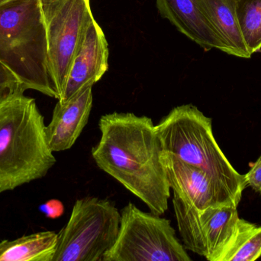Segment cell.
Wrapping results in <instances>:
<instances>
[{
  "mask_svg": "<svg viewBox=\"0 0 261 261\" xmlns=\"http://www.w3.org/2000/svg\"><path fill=\"white\" fill-rule=\"evenodd\" d=\"M92 107V87L67 102L58 101L51 121L46 126L47 141L54 153L66 151L74 145L88 123Z\"/></svg>",
  "mask_w": 261,
  "mask_h": 261,
  "instance_id": "7c38bea8",
  "label": "cell"
},
{
  "mask_svg": "<svg viewBox=\"0 0 261 261\" xmlns=\"http://www.w3.org/2000/svg\"><path fill=\"white\" fill-rule=\"evenodd\" d=\"M245 178L247 185L251 186L256 193H261V156L251 165Z\"/></svg>",
  "mask_w": 261,
  "mask_h": 261,
  "instance_id": "e0dca14e",
  "label": "cell"
},
{
  "mask_svg": "<svg viewBox=\"0 0 261 261\" xmlns=\"http://www.w3.org/2000/svg\"><path fill=\"white\" fill-rule=\"evenodd\" d=\"M58 234L46 231L0 242V261H52Z\"/></svg>",
  "mask_w": 261,
  "mask_h": 261,
  "instance_id": "5bb4252c",
  "label": "cell"
},
{
  "mask_svg": "<svg viewBox=\"0 0 261 261\" xmlns=\"http://www.w3.org/2000/svg\"><path fill=\"white\" fill-rule=\"evenodd\" d=\"M39 210L50 219L61 217L64 212V204L58 199H50L43 205H40Z\"/></svg>",
  "mask_w": 261,
  "mask_h": 261,
  "instance_id": "ac0fdd59",
  "label": "cell"
},
{
  "mask_svg": "<svg viewBox=\"0 0 261 261\" xmlns=\"http://www.w3.org/2000/svg\"><path fill=\"white\" fill-rule=\"evenodd\" d=\"M164 151L203 170L218 189L239 206L247 187L245 176L234 170L215 139L212 119L196 106L172 109L155 126Z\"/></svg>",
  "mask_w": 261,
  "mask_h": 261,
  "instance_id": "277c9868",
  "label": "cell"
},
{
  "mask_svg": "<svg viewBox=\"0 0 261 261\" xmlns=\"http://www.w3.org/2000/svg\"><path fill=\"white\" fill-rule=\"evenodd\" d=\"M108 59L107 38L94 18L73 58L62 94L58 101L67 102L88 87H93L108 70Z\"/></svg>",
  "mask_w": 261,
  "mask_h": 261,
  "instance_id": "9c48e42d",
  "label": "cell"
},
{
  "mask_svg": "<svg viewBox=\"0 0 261 261\" xmlns=\"http://www.w3.org/2000/svg\"><path fill=\"white\" fill-rule=\"evenodd\" d=\"M99 127L101 138L91 151L96 165L144 202L150 212L164 215L170 187L161 160L164 150L152 120L114 112L101 116Z\"/></svg>",
  "mask_w": 261,
  "mask_h": 261,
  "instance_id": "6da1fadb",
  "label": "cell"
},
{
  "mask_svg": "<svg viewBox=\"0 0 261 261\" xmlns=\"http://www.w3.org/2000/svg\"><path fill=\"white\" fill-rule=\"evenodd\" d=\"M163 18L205 51L215 49L231 55V49L196 0H156Z\"/></svg>",
  "mask_w": 261,
  "mask_h": 261,
  "instance_id": "8fae6325",
  "label": "cell"
},
{
  "mask_svg": "<svg viewBox=\"0 0 261 261\" xmlns=\"http://www.w3.org/2000/svg\"><path fill=\"white\" fill-rule=\"evenodd\" d=\"M119 236L103 261H191L171 222L129 202L120 211Z\"/></svg>",
  "mask_w": 261,
  "mask_h": 261,
  "instance_id": "8992f818",
  "label": "cell"
},
{
  "mask_svg": "<svg viewBox=\"0 0 261 261\" xmlns=\"http://www.w3.org/2000/svg\"><path fill=\"white\" fill-rule=\"evenodd\" d=\"M0 62L24 90L59 100L41 0H0Z\"/></svg>",
  "mask_w": 261,
  "mask_h": 261,
  "instance_id": "3957f363",
  "label": "cell"
},
{
  "mask_svg": "<svg viewBox=\"0 0 261 261\" xmlns=\"http://www.w3.org/2000/svg\"><path fill=\"white\" fill-rule=\"evenodd\" d=\"M161 160L170 189L186 203L201 211L222 205L237 206L221 193L203 170L164 150Z\"/></svg>",
  "mask_w": 261,
  "mask_h": 261,
  "instance_id": "30bf717a",
  "label": "cell"
},
{
  "mask_svg": "<svg viewBox=\"0 0 261 261\" xmlns=\"http://www.w3.org/2000/svg\"><path fill=\"white\" fill-rule=\"evenodd\" d=\"M261 257V227L239 219L236 237L222 261H254Z\"/></svg>",
  "mask_w": 261,
  "mask_h": 261,
  "instance_id": "9a60e30c",
  "label": "cell"
},
{
  "mask_svg": "<svg viewBox=\"0 0 261 261\" xmlns=\"http://www.w3.org/2000/svg\"><path fill=\"white\" fill-rule=\"evenodd\" d=\"M120 223L121 213L110 201L78 199L68 222L58 234L52 261H103L117 240Z\"/></svg>",
  "mask_w": 261,
  "mask_h": 261,
  "instance_id": "5b68a950",
  "label": "cell"
},
{
  "mask_svg": "<svg viewBox=\"0 0 261 261\" xmlns=\"http://www.w3.org/2000/svg\"><path fill=\"white\" fill-rule=\"evenodd\" d=\"M172 202L186 249L210 261H222L236 237L238 207L222 205L201 211L174 193Z\"/></svg>",
  "mask_w": 261,
  "mask_h": 261,
  "instance_id": "ba28073f",
  "label": "cell"
},
{
  "mask_svg": "<svg viewBox=\"0 0 261 261\" xmlns=\"http://www.w3.org/2000/svg\"><path fill=\"white\" fill-rule=\"evenodd\" d=\"M236 13L251 55L261 50V0H236Z\"/></svg>",
  "mask_w": 261,
  "mask_h": 261,
  "instance_id": "2e32d148",
  "label": "cell"
},
{
  "mask_svg": "<svg viewBox=\"0 0 261 261\" xmlns=\"http://www.w3.org/2000/svg\"><path fill=\"white\" fill-rule=\"evenodd\" d=\"M16 87H22L14 74L0 62V90Z\"/></svg>",
  "mask_w": 261,
  "mask_h": 261,
  "instance_id": "d6986e66",
  "label": "cell"
},
{
  "mask_svg": "<svg viewBox=\"0 0 261 261\" xmlns=\"http://www.w3.org/2000/svg\"><path fill=\"white\" fill-rule=\"evenodd\" d=\"M216 30L231 49V55L250 58V53L244 39L236 13V0H196Z\"/></svg>",
  "mask_w": 261,
  "mask_h": 261,
  "instance_id": "4fadbf2b",
  "label": "cell"
},
{
  "mask_svg": "<svg viewBox=\"0 0 261 261\" xmlns=\"http://www.w3.org/2000/svg\"><path fill=\"white\" fill-rule=\"evenodd\" d=\"M41 5L50 68L61 98L73 58L94 16L90 0H41Z\"/></svg>",
  "mask_w": 261,
  "mask_h": 261,
  "instance_id": "52a82bcc",
  "label": "cell"
},
{
  "mask_svg": "<svg viewBox=\"0 0 261 261\" xmlns=\"http://www.w3.org/2000/svg\"><path fill=\"white\" fill-rule=\"evenodd\" d=\"M24 91L0 90V194L44 177L57 162L44 116Z\"/></svg>",
  "mask_w": 261,
  "mask_h": 261,
  "instance_id": "7a4b0ae2",
  "label": "cell"
}]
</instances>
